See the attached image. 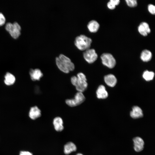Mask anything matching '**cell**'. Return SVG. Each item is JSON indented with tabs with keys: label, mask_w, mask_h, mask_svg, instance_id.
Instances as JSON below:
<instances>
[{
	"label": "cell",
	"mask_w": 155,
	"mask_h": 155,
	"mask_svg": "<svg viewBox=\"0 0 155 155\" xmlns=\"http://www.w3.org/2000/svg\"><path fill=\"white\" fill-rule=\"evenodd\" d=\"M115 6L118 5L120 3L119 0H110Z\"/></svg>",
	"instance_id": "cell-26"
},
{
	"label": "cell",
	"mask_w": 155,
	"mask_h": 155,
	"mask_svg": "<svg viewBox=\"0 0 155 155\" xmlns=\"http://www.w3.org/2000/svg\"><path fill=\"white\" fill-rule=\"evenodd\" d=\"M148 9L149 12L152 14L155 13V7L152 4H150L148 5Z\"/></svg>",
	"instance_id": "cell-22"
},
{
	"label": "cell",
	"mask_w": 155,
	"mask_h": 155,
	"mask_svg": "<svg viewBox=\"0 0 155 155\" xmlns=\"http://www.w3.org/2000/svg\"><path fill=\"white\" fill-rule=\"evenodd\" d=\"M53 123L56 131H61L63 130V121L61 117H55L53 119Z\"/></svg>",
	"instance_id": "cell-13"
},
{
	"label": "cell",
	"mask_w": 155,
	"mask_h": 155,
	"mask_svg": "<svg viewBox=\"0 0 155 155\" xmlns=\"http://www.w3.org/2000/svg\"><path fill=\"white\" fill-rule=\"evenodd\" d=\"M104 80L106 84L111 87H114L117 82L116 78L114 75L112 74L105 75L104 77Z\"/></svg>",
	"instance_id": "cell-15"
},
{
	"label": "cell",
	"mask_w": 155,
	"mask_h": 155,
	"mask_svg": "<svg viewBox=\"0 0 155 155\" xmlns=\"http://www.w3.org/2000/svg\"><path fill=\"white\" fill-rule=\"evenodd\" d=\"M130 115L133 119H137L143 117V114L141 109L139 106H135L132 108Z\"/></svg>",
	"instance_id": "cell-12"
},
{
	"label": "cell",
	"mask_w": 155,
	"mask_h": 155,
	"mask_svg": "<svg viewBox=\"0 0 155 155\" xmlns=\"http://www.w3.org/2000/svg\"><path fill=\"white\" fill-rule=\"evenodd\" d=\"M85 75L82 72L78 73L77 76H73L71 78V84L75 87L78 92H83L87 89L88 84Z\"/></svg>",
	"instance_id": "cell-2"
},
{
	"label": "cell",
	"mask_w": 155,
	"mask_h": 155,
	"mask_svg": "<svg viewBox=\"0 0 155 155\" xmlns=\"http://www.w3.org/2000/svg\"><path fill=\"white\" fill-rule=\"evenodd\" d=\"M134 149L137 152H140L144 148V142L141 137H137L133 138Z\"/></svg>",
	"instance_id": "cell-8"
},
{
	"label": "cell",
	"mask_w": 155,
	"mask_h": 155,
	"mask_svg": "<svg viewBox=\"0 0 155 155\" xmlns=\"http://www.w3.org/2000/svg\"><path fill=\"white\" fill-rule=\"evenodd\" d=\"M139 33L144 36H147L150 32V29L148 24L145 22H141L138 28Z\"/></svg>",
	"instance_id": "cell-9"
},
{
	"label": "cell",
	"mask_w": 155,
	"mask_h": 155,
	"mask_svg": "<svg viewBox=\"0 0 155 155\" xmlns=\"http://www.w3.org/2000/svg\"><path fill=\"white\" fill-rule=\"evenodd\" d=\"M100 27L98 23L96 20H92L89 21L87 25V27L89 31L91 32H97Z\"/></svg>",
	"instance_id": "cell-16"
},
{
	"label": "cell",
	"mask_w": 155,
	"mask_h": 155,
	"mask_svg": "<svg viewBox=\"0 0 155 155\" xmlns=\"http://www.w3.org/2000/svg\"><path fill=\"white\" fill-rule=\"evenodd\" d=\"M154 75L152 71H146L143 73L142 76L143 78L146 81H150L153 80Z\"/></svg>",
	"instance_id": "cell-20"
},
{
	"label": "cell",
	"mask_w": 155,
	"mask_h": 155,
	"mask_svg": "<svg viewBox=\"0 0 155 155\" xmlns=\"http://www.w3.org/2000/svg\"><path fill=\"white\" fill-rule=\"evenodd\" d=\"M5 28L6 30L14 38H17L20 34L21 27L17 22H15L13 23H7Z\"/></svg>",
	"instance_id": "cell-4"
},
{
	"label": "cell",
	"mask_w": 155,
	"mask_h": 155,
	"mask_svg": "<svg viewBox=\"0 0 155 155\" xmlns=\"http://www.w3.org/2000/svg\"><path fill=\"white\" fill-rule=\"evenodd\" d=\"M19 155H33L31 152L27 151H21L20 152Z\"/></svg>",
	"instance_id": "cell-25"
},
{
	"label": "cell",
	"mask_w": 155,
	"mask_h": 155,
	"mask_svg": "<svg viewBox=\"0 0 155 155\" xmlns=\"http://www.w3.org/2000/svg\"><path fill=\"white\" fill-rule=\"evenodd\" d=\"M55 62L59 69L64 73H68L75 69L74 64L70 59L63 54H60L56 57Z\"/></svg>",
	"instance_id": "cell-1"
},
{
	"label": "cell",
	"mask_w": 155,
	"mask_h": 155,
	"mask_svg": "<svg viewBox=\"0 0 155 155\" xmlns=\"http://www.w3.org/2000/svg\"><path fill=\"white\" fill-rule=\"evenodd\" d=\"M41 115V111L37 106H34L30 108L29 116L31 119H36L40 117Z\"/></svg>",
	"instance_id": "cell-11"
},
{
	"label": "cell",
	"mask_w": 155,
	"mask_h": 155,
	"mask_svg": "<svg viewBox=\"0 0 155 155\" xmlns=\"http://www.w3.org/2000/svg\"><path fill=\"white\" fill-rule=\"evenodd\" d=\"M96 94L97 98L99 99H105L108 95L105 87L103 85L99 86L96 91Z\"/></svg>",
	"instance_id": "cell-14"
},
{
	"label": "cell",
	"mask_w": 155,
	"mask_h": 155,
	"mask_svg": "<svg viewBox=\"0 0 155 155\" xmlns=\"http://www.w3.org/2000/svg\"><path fill=\"white\" fill-rule=\"evenodd\" d=\"M76 155H83V154L81 153H78Z\"/></svg>",
	"instance_id": "cell-27"
},
{
	"label": "cell",
	"mask_w": 155,
	"mask_h": 155,
	"mask_svg": "<svg viewBox=\"0 0 155 155\" xmlns=\"http://www.w3.org/2000/svg\"><path fill=\"white\" fill-rule=\"evenodd\" d=\"M83 55L85 60L89 63H94L98 58V55L93 49L89 48L84 51Z\"/></svg>",
	"instance_id": "cell-7"
},
{
	"label": "cell",
	"mask_w": 155,
	"mask_h": 155,
	"mask_svg": "<svg viewBox=\"0 0 155 155\" xmlns=\"http://www.w3.org/2000/svg\"><path fill=\"white\" fill-rule=\"evenodd\" d=\"M107 6L111 9H114L115 7V5L110 0L107 3Z\"/></svg>",
	"instance_id": "cell-24"
},
{
	"label": "cell",
	"mask_w": 155,
	"mask_h": 155,
	"mask_svg": "<svg viewBox=\"0 0 155 155\" xmlns=\"http://www.w3.org/2000/svg\"><path fill=\"white\" fill-rule=\"evenodd\" d=\"M86 99L83 92H78L75 94L74 98L67 99L65 100V103L68 106L73 107L78 106L83 102Z\"/></svg>",
	"instance_id": "cell-5"
},
{
	"label": "cell",
	"mask_w": 155,
	"mask_h": 155,
	"mask_svg": "<svg viewBox=\"0 0 155 155\" xmlns=\"http://www.w3.org/2000/svg\"><path fill=\"white\" fill-rule=\"evenodd\" d=\"M29 74L31 80L33 81L39 80L43 76L42 72L39 69H31Z\"/></svg>",
	"instance_id": "cell-10"
},
{
	"label": "cell",
	"mask_w": 155,
	"mask_h": 155,
	"mask_svg": "<svg viewBox=\"0 0 155 155\" xmlns=\"http://www.w3.org/2000/svg\"><path fill=\"white\" fill-rule=\"evenodd\" d=\"M77 150L76 145L73 142H69L67 143L64 146V152L66 154H68Z\"/></svg>",
	"instance_id": "cell-17"
},
{
	"label": "cell",
	"mask_w": 155,
	"mask_h": 155,
	"mask_svg": "<svg viewBox=\"0 0 155 155\" xmlns=\"http://www.w3.org/2000/svg\"><path fill=\"white\" fill-rule=\"evenodd\" d=\"M125 1L127 5L130 7H134L137 5V1L136 0H126Z\"/></svg>",
	"instance_id": "cell-21"
},
{
	"label": "cell",
	"mask_w": 155,
	"mask_h": 155,
	"mask_svg": "<svg viewBox=\"0 0 155 155\" xmlns=\"http://www.w3.org/2000/svg\"><path fill=\"white\" fill-rule=\"evenodd\" d=\"M101 59L102 64L110 68H113L116 65L115 59L110 53H103L101 56Z\"/></svg>",
	"instance_id": "cell-6"
},
{
	"label": "cell",
	"mask_w": 155,
	"mask_h": 155,
	"mask_svg": "<svg viewBox=\"0 0 155 155\" xmlns=\"http://www.w3.org/2000/svg\"><path fill=\"white\" fill-rule=\"evenodd\" d=\"M152 57L151 52L149 50L145 49L143 50L141 54L140 58L144 62L150 61Z\"/></svg>",
	"instance_id": "cell-19"
},
{
	"label": "cell",
	"mask_w": 155,
	"mask_h": 155,
	"mask_svg": "<svg viewBox=\"0 0 155 155\" xmlns=\"http://www.w3.org/2000/svg\"><path fill=\"white\" fill-rule=\"evenodd\" d=\"M92 41L90 38L84 34H81L75 38L74 44L79 50L84 51L90 48Z\"/></svg>",
	"instance_id": "cell-3"
},
{
	"label": "cell",
	"mask_w": 155,
	"mask_h": 155,
	"mask_svg": "<svg viewBox=\"0 0 155 155\" xmlns=\"http://www.w3.org/2000/svg\"><path fill=\"white\" fill-rule=\"evenodd\" d=\"M5 22V18L3 14L0 12V26L4 25Z\"/></svg>",
	"instance_id": "cell-23"
},
{
	"label": "cell",
	"mask_w": 155,
	"mask_h": 155,
	"mask_svg": "<svg viewBox=\"0 0 155 155\" xmlns=\"http://www.w3.org/2000/svg\"><path fill=\"white\" fill-rule=\"evenodd\" d=\"M16 78L12 73L7 72L4 76V82L7 85L10 86L13 85L15 82Z\"/></svg>",
	"instance_id": "cell-18"
}]
</instances>
